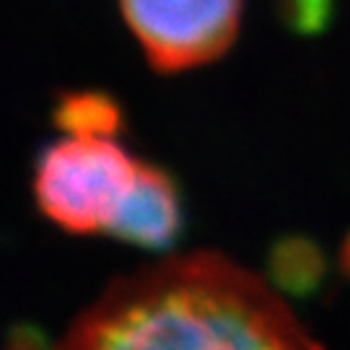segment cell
<instances>
[{"label":"cell","instance_id":"1","mask_svg":"<svg viewBox=\"0 0 350 350\" xmlns=\"http://www.w3.org/2000/svg\"><path fill=\"white\" fill-rule=\"evenodd\" d=\"M52 350H322L265 278L189 252L114 280Z\"/></svg>","mask_w":350,"mask_h":350},{"label":"cell","instance_id":"2","mask_svg":"<svg viewBox=\"0 0 350 350\" xmlns=\"http://www.w3.org/2000/svg\"><path fill=\"white\" fill-rule=\"evenodd\" d=\"M120 130H63L39 156L34 198L47 221L70 234L114 237L148 161L120 143Z\"/></svg>","mask_w":350,"mask_h":350},{"label":"cell","instance_id":"3","mask_svg":"<svg viewBox=\"0 0 350 350\" xmlns=\"http://www.w3.org/2000/svg\"><path fill=\"white\" fill-rule=\"evenodd\" d=\"M120 11L156 73H185L234 47L244 0H120Z\"/></svg>","mask_w":350,"mask_h":350},{"label":"cell","instance_id":"4","mask_svg":"<svg viewBox=\"0 0 350 350\" xmlns=\"http://www.w3.org/2000/svg\"><path fill=\"white\" fill-rule=\"evenodd\" d=\"M182 231V198L172 174L148 163L135 200L130 202L114 239L143 250H163Z\"/></svg>","mask_w":350,"mask_h":350}]
</instances>
